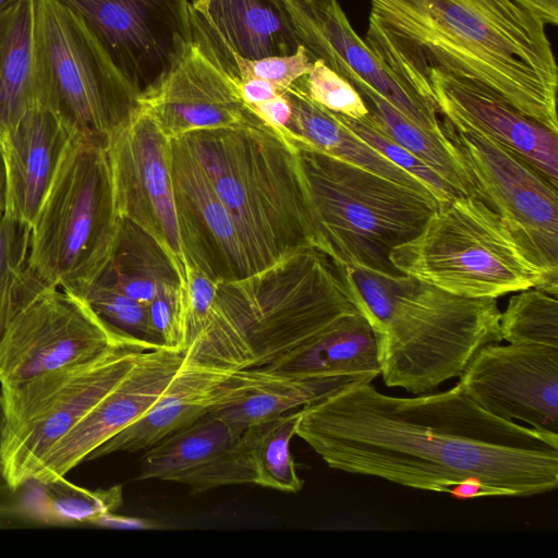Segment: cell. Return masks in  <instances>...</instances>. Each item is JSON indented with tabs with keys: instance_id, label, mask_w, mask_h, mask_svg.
I'll return each mask as SVG.
<instances>
[{
	"instance_id": "1",
	"label": "cell",
	"mask_w": 558,
	"mask_h": 558,
	"mask_svg": "<svg viewBox=\"0 0 558 558\" xmlns=\"http://www.w3.org/2000/svg\"><path fill=\"white\" fill-rule=\"evenodd\" d=\"M295 435L331 469L416 489L476 478L529 497L558 486V434L490 414L459 383L412 398L351 384L302 407Z\"/></svg>"
},
{
	"instance_id": "22",
	"label": "cell",
	"mask_w": 558,
	"mask_h": 558,
	"mask_svg": "<svg viewBox=\"0 0 558 558\" xmlns=\"http://www.w3.org/2000/svg\"><path fill=\"white\" fill-rule=\"evenodd\" d=\"M74 137L61 117L40 104L7 131L0 140L5 169L3 214L33 227Z\"/></svg>"
},
{
	"instance_id": "29",
	"label": "cell",
	"mask_w": 558,
	"mask_h": 558,
	"mask_svg": "<svg viewBox=\"0 0 558 558\" xmlns=\"http://www.w3.org/2000/svg\"><path fill=\"white\" fill-rule=\"evenodd\" d=\"M345 80L356 89L368 110L363 119L421 159L461 196L476 197L471 171L448 137H440L414 124L357 76Z\"/></svg>"
},
{
	"instance_id": "15",
	"label": "cell",
	"mask_w": 558,
	"mask_h": 558,
	"mask_svg": "<svg viewBox=\"0 0 558 558\" xmlns=\"http://www.w3.org/2000/svg\"><path fill=\"white\" fill-rule=\"evenodd\" d=\"M140 106L169 138L259 117L238 84L185 33L165 71L141 92Z\"/></svg>"
},
{
	"instance_id": "43",
	"label": "cell",
	"mask_w": 558,
	"mask_h": 558,
	"mask_svg": "<svg viewBox=\"0 0 558 558\" xmlns=\"http://www.w3.org/2000/svg\"><path fill=\"white\" fill-rule=\"evenodd\" d=\"M239 88L243 99L252 109L281 93L270 82L259 78L245 80L239 84Z\"/></svg>"
},
{
	"instance_id": "44",
	"label": "cell",
	"mask_w": 558,
	"mask_h": 558,
	"mask_svg": "<svg viewBox=\"0 0 558 558\" xmlns=\"http://www.w3.org/2000/svg\"><path fill=\"white\" fill-rule=\"evenodd\" d=\"M544 26L558 24V0H511Z\"/></svg>"
},
{
	"instance_id": "7",
	"label": "cell",
	"mask_w": 558,
	"mask_h": 558,
	"mask_svg": "<svg viewBox=\"0 0 558 558\" xmlns=\"http://www.w3.org/2000/svg\"><path fill=\"white\" fill-rule=\"evenodd\" d=\"M118 223L107 148L75 136L33 223L27 279L80 299L108 262Z\"/></svg>"
},
{
	"instance_id": "49",
	"label": "cell",
	"mask_w": 558,
	"mask_h": 558,
	"mask_svg": "<svg viewBox=\"0 0 558 558\" xmlns=\"http://www.w3.org/2000/svg\"><path fill=\"white\" fill-rule=\"evenodd\" d=\"M2 433H3V414H2V408L0 404V447H1V440H2ZM3 492L13 494V492L10 489V487L8 486V484L3 477V473H2V469H1V464H0V493H3Z\"/></svg>"
},
{
	"instance_id": "12",
	"label": "cell",
	"mask_w": 558,
	"mask_h": 558,
	"mask_svg": "<svg viewBox=\"0 0 558 558\" xmlns=\"http://www.w3.org/2000/svg\"><path fill=\"white\" fill-rule=\"evenodd\" d=\"M440 120L471 171L476 197L501 217L547 275L558 279L557 187L496 142Z\"/></svg>"
},
{
	"instance_id": "47",
	"label": "cell",
	"mask_w": 558,
	"mask_h": 558,
	"mask_svg": "<svg viewBox=\"0 0 558 558\" xmlns=\"http://www.w3.org/2000/svg\"><path fill=\"white\" fill-rule=\"evenodd\" d=\"M15 301L14 296H7L0 299V341L2 339L5 326L10 319V317L15 312Z\"/></svg>"
},
{
	"instance_id": "39",
	"label": "cell",
	"mask_w": 558,
	"mask_h": 558,
	"mask_svg": "<svg viewBox=\"0 0 558 558\" xmlns=\"http://www.w3.org/2000/svg\"><path fill=\"white\" fill-rule=\"evenodd\" d=\"M147 311L150 332L156 344L159 348L184 353L186 351L184 284L165 288L147 304Z\"/></svg>"
},
{
	"instance_id": "50",
	"label": "cell",
	"mask_w": 558,
	"mask_h": 558,
	"mask_svg": "<svg viewBox=\"0 0 558 558\" xmlns=\"http://www.w3.org/2000/svg\"><path fill=\"white\" fill-rule=\"evenodd\" d=\"M13 0H0V9L12 2Z\"/></svg>"
},
{
	"instance_id": "10",
	"label": "cell",
	"mask_w": 558,
	"mask_h": 558,
	"mask_svg": "<svg viewBox=\"0 0 558 558\" xmlns=\"http://www.w3.org/2000/svg\"><path fill=\"white\" fill-rule=\"evenodd\" d=\"M145 351L140 344H123L89 362L1 385L0 464L13 493L31 480L52 446L130 372Z\"/></svg>"
},
{
	"instance_id": "45",
	"label": "cell",
	"mask_w": 558,
	"mask_h": 558,
	"mask_svg": "<svg viewBox=\"0 0 558 558\" xmlns=\"http://www.w3.org/2000/svg\"><path fill=\"white\" fill-rule=\"evenodd\" d=\"M90 523L102 527L122 530H153L159 527L153 521L137 517L116 514L114 511L104 513L95 518Z\"/></svg>"
},
{
	"instance_id": "23",
	"label": "cell",
	"mask_w": 558,
	"mask_h": 558,
	"mask_svg": "<svg viewBox=\"0 0 558 558\" xmlns=\"http://www.w3.org/2000/svg\"><path fill=\"white\" fill-rule=\"evenodd\" d=\"M183 24L245 59L294 53L301 46L279 0H181Z\"/></svg>"
},
{
	"instance_id": "14",
	"label": "cell",
	"mask_w": 558,
	"mask_h": 558,
	"mask_svg": "<svg viewBox=\"0 0 558 558\" xmlns=\"http://www.w3.org/2000/svg\"><path fill=\"white\" fill-rule=\"evenodd\" d=\"M459 377L464 392L490 414L558 434V348L489 343Z\"/></svg>"
},
{
	"instance_id": "30",
	"label": "cell",
	"mask_w": 558,
	"mask_h": 558,
	"mask_svg": "<svg viewBox=\"0 0 558 558\" xmlns=\"http://www.w3.org/2000/svg\"><path fill=\"white\" fill-rule=\"evenodd\" d=\"M35 0L0 9V140L37 104L34 77Z\"/></svg>"
},
{
	"instance_id": "2",
	"label": "cell",
	"mask_w": 558,
	"mask_h": 558,
	"mask_svg": "<svg viewBox=\"0 0 558 558\" xmlns=\"http://www.w3.org/2000/svg\"><path fill=\"white\" fill-rule=\"evenodd\" d=\"M365 35L373 52L410 88L438 69L558 133L551 44L545 26L511 0H369Z\"/></svg>"
},
{
	"instance_id": "18",
	"label": "cell",
	"mask_w": 558,
	"mask_h": 558,
	"mask_svg": "<svg viewBox=\"0 0 558 558\" xmlns=\"http://www.w3.org/2000/svg\"><path fill=\"white\" fill-rule=\"evenodd\" d=\"M412 88L453 126L496 142L558 187V133L498 95L438 69L428 70Z\"/></svg>"
},
{
	"instance_id": "31",
	"label": "cell",
	"mask_w": 558,
	"mask_h": 558,
	"mask_svg": "<svg viewBox=\"0 0 558 558\" xmlns=\"http://www.w3.org/2000/svg\"><path fill=\"white\" fill-rule=\"evenodd\" d=\"M301 409L251 425L243 432L248 450L255 483L267 488L298 493L303 487L290 441L295 435Z\"/></svg>"
},
{
	"instance_id": "40",
	"label": "cell",
	"mask_w": 558,
	"mask_h": 558,
	"mask_svg": "<svg viewBox=\"0 0 558 558\" xmlns=\"http://www.w3.org/2000/svg\"><path fill=\"white\" fill-rule=\"evenodd\" d=\"M32 228L0 217V299L14 296L26 275Z\"/></svg>"
},
{
	"instance_id": "24",
	"label": "cell",
	"mask_w": 558,
	"mask_h": 558,
	"mask_svg": "<svg viewBox=\"0 0 558 558\" xmlns=\"http://www.w3.org/2000/svg\"><path fill=\"white\" fill-rule=\"evenodd\" d=\"M233 371L185 360L154 404L135 422L96 448L87 461L116 452L146 450L210 412L226 396Z\"/></svg>"
},
{
	"instance_id": "19",
	"label": "cell",
	"mask_w": 558,
	"mask_h": 558,
	"mask_svg": "<svg viewBox=\"0 0 558 558\" xmlns=\"http://www.w3.org/2000/svg\"><path fill=\"white\" fill-rule=\"evenodd\" d=\"M77 13L140 90L167 68L184 36L181 0H57Z\"/></svg>"
},
{
	"instance_id": "25",
	"label": "cell",
	"mask_w": 558,
	"mask_h": 558,
	"mask_svg": "<svg viewBox=\"0 0 558 558\" xmlns=\"http://www.w3.org/2000/svg\"><path fill=\"white\" fill-rule=\"evenodd\" d=\"M355 383L349 377L277 373L264 367L240 369L230 375L225 398L210 412L244 432Z\"/></svg>"
},
{
	"instance_id": "34",
	"label": "cell",
	"mask_w": 558,
	"mask_h": 558,
	"mask_svg": "<svg viewBox=\"0 0 558 558\" xmlns=\"http://www.w3.org/2000/svg\"><path fill=\"white\" fill-rule=\"evenodd\" d=\"M338 268L352 303L375 336L385 328L397 299L416 281L402 272L391 274L363 266L338 265Z\"/></svg>"
},
{
	"instance_id": "42",
	"label": "cell",
	"mask_w": 558,
	"mask_h": 558,
	"mask_svg": "<svg viewBox=\"0 0 558 558\" xmlns=\"http://www.w3.org/2000/svg\"><path fill=\"white\" fill-rule=\"evenodd\" d=\"M253 109L263 120L278 131L283 129L291 114L290 104L282 92Z\"/></svg>"
},
{
	"instance_id": "41",
	"label": "cell",
	"mask_w": 558,
	"mask_h": 558,
	"mask_svg": "<svg viewBox=\"0 0 558 558\" xmlns=\"http://www.w3.org/2000/svg\"><path fill=\"white\" fill-rule=\"evenodd\" d=\"M218 284L219 282L197 268L186 267L184 282L186 349L207 323L217 295Z\"/></svg>"
},
{
	"instance_id": "6",
	"label": "cell",
	"mask_w": 558,
	"mask_h": 558,
	"mask_svg": "<svg viewBox=\"0 0 558 558\" xmlns=\"http://www.w3.org/2000/svg\"><path fill=\"white\" fill-rule=\"evenodd\" d=\"M402 274L464 298L535 288L557 296L547 275L501 217L474 196L439 205L422 230L390 254Z\"/></svg>"
},
{
	"instance_id": "16",
	"label": "cell",
	"mask_w": 558,
	"mask_h": 558,
	"mask_svg": "<svg viewBox=\"0 0 558 558\" xmlns=\"http://www.w3.org/2000/svg\"><path fill=\"white\" fill-rule=\"evenodd\" d=\"M311 59L343 78L357 76L423 130L444 133L437 109L403 83L353 29L337 0H279Z\"/></svg>"
},
{
	"instance_id": "37",
	"label": "cell",
	"mask_w": 558,
	"mask_h": 558,
	"mask_svg": "<svg viewBox=\"0 0 558 558\" xmlns=\"http://www.w3.org/2000/svg\"><path fill=\"white\" fill-rule=\"evenodd\" d=\"M299 82L312 100L329 111L355 120L368 114L356 89L319 59L314 60L310 73Z\"/></svg>"
},
{
	"instance_id": "13",
	"label": "cell",
	"mask_w": 558,
	"mask_h": 558,
	"mask_svg": "<svg viewBox=\"0 0 558 558\" xmlns=\"http://www.w3.org/2000/svg\"><path fill=\"white\" fill-rule=\"evenodd\" d=\"M116 208L169 253L184 282L186 262L177 226L171 141L142 108L107 144Z\"/></svg>"
},
{
	"instance_id": "32",
	"label": "cell",
	"mask_w": 558,
	"mask_h": 558,
	"mask_svg": "<svg viewBox=\"0 0 558 558\" xmlns=\"http://www.w3.org/2000/svg\"><path fill=\"white\" fill-rule=\"evenodd\" d=\"M33 494L32 511L34 517L47 522L90 523L95 518L113 512L123 502L120 484L108 488L87 489L78 487L64 477L39 483Z\"/></svg>"
},
{
	"instance_id": "46",
	"label": "cell",
	"mask_w": 558,
	"mask_h": 558,
	"mask_svg": "<svg viewBox=\"0 0 558 558\" xmlns=\"http://www.w3.org/2000/svg\"><path fill=\"white\" fill-rule=\"evenodd\" d=\"M448 494L456 498H475V497H492L499 496L500 493L492 487L486 486L484 483L476 478H468L450 487Z\"/></svg>"
},
{
	"instance_id": "17",
	"label": "cell",
	"mask_w": 558,
	"mask_h": 558,
	"mask_svg": "<svg viewBox=\"0 0 558 558\" xmlns=\"http://www.w3.org/2000/svg\"><path fill=\"white\" fill-rule=\"evenodd\" d=\"M171 141V179L177 226L186 267L217 282L253 274L238 227L183 136Z\"/></svg>"
},
{
	"instance_id": "21",
	"label": "cell",
	"mask_w": 558,
	"mask_h": 558,
	"mask_svg": "<svg viewBox=\"0 0 558 558\" xmlns=\"http://www.w3.org/2000/svg\"><path fill=\"white\" fill-rule=\"evenodd\" d=\"M137 478L181 483L197 494L254 484L255 472L243 432L208 412L146 449Z\"/></svg>"
},
{
	"instance_id": "27",
	"label": "cell",
	"mask_w": 558,
	"mask_h": 558,
	"mask_svg": "<svg viewBox=\"0 0 558 558\" xmlns=\"http://www.w3.org/2000/svg\"><path fill=\"white\" fill-rule=\"evenodd\" d=\"M282 94L291 108L289 120L279 131L286 138L304 143L407 187L430 194L411 174L386 159L352 132L337 113L312 100L299 80L282 90Z\"/></svg>"
},
{
	"instance_id": "35",
	"label": "cell",
	"mask_w": 558,
	"mask_h": 558,
	"mask_svg": "<svg viewBox=\"0 0 558 558\" xmlns=\"http://www.w3.org/2000/svg\"><path fill=\"white\" fill-rule=\"evenodd\" d=\"M113 331L138 341L149 350L160 349L150 332L147 305L98 283L80 298Z\"/></svg>"
},
{
	"instance_id": "36",
	"label": "cell",
	"mask_w": 558,
	"mask_h": 558,
	"mask_svg": "<svg viewBox=\"0 0 558 558\" xmlns=\"http://www.w3.org/2000/svg\"><path fill=\"white\" fill-rule=\"evenodd\" d=\"M339 119L359 137L376 149L386 159L404 170L423 184L444 205L461 196L440 175L421 159L398 145L384 133L373 126L367 120H355L337 113Z\"/></svg>"
},
{
	"instance_id": "11",
	"label": "cell",
	"mask_w": 558,
	"mask_h": 558,
	"mask_svg": "<svg viewBox=\"0 0 558 558\" xmlns=\"http://www.w3.org/2000/svg\"><path fill=\"white\" fill-rule=\"evenodd\" d=\"M123 344L143 343L106 326L80 299L44 289L10 317L0 341V384L93 361Z\"/></svg>"
},
{
	"instance_id": "48",
	"label": "cell",
	"mask_w": 558,
	"mask_h": 558,
	"mask_svg": "<svg viewBox=\"0 0 558 558\" xmlns=\"http://www.w3.org/2000/svg\"><path fill=\"white\" fill-rule=\"evenodd\" d=\"M5 208V169L2 155V148L0 144V217L4 213Z\"/></svg>"
},
{
	"instance_id": "3",
	"label": "cell",
	"mask_w": 558,
	"mask_h": 558,
	"mask_svg": "<svg viewBox=\"0 0 558 558\" xmlns=\"http://www.w3.org/2000/svg\"><path fill=\"white\" fill-rule=\"evenodd\" d=\"M354 311L338 265L307 247L243 279L220 282L184 360L233 372L266 366Z\"/></svg>"
},
{
	"instance_id": "5",
	"label": "cell",
	"mask_w": 558,
	"mask_h": 558,
	"mask_svg": "<svg viewBox=\"0 0 558 558\" xmlns=\"http://www.w3.org/2000/svg\"><path fill=\"white\" fill-rule=\"evenodd\" d=\"M287 140L296 155L313 247L341 266L400 272L390 254L422 230L439 206L436 198Z\"/></svg>"
},
{
	"instance_id": "26",
	"label": "cell",
	"mask_w": 558,
	"mask_h": 558,
	"mask_svg": "<svg viewBox=\"0 0 558 558\" xmlns=\"http://www.w3.org/2000/svg\"><path fill=\"white\" fill-rule=\"evenodd\" d=\"M277 373L349 377L372 383L380 375L377 342L357 311L343 314L277 361L262 366Z\"/></svg>"
},
{
	"instance_id": "20",
	"label": "cell",
	"mask_w": 558,
	"mask_h": 558,
	"mask_svg": "<svg viewBox=\"0 0 558 558\" xmlns=\"http://www.w3.org/2000/svg\"><path fill=\"white\" fill-rule=\"evenodd\" d=\"M183 361L184 353L168 348L143 352L130 372L52 446L29 481L47 483L64 477L96 448L140 418Z\"/></svg>"
},
{
	"instance_id": "28",
	"label": "cell",
	"mask_w": 558,
	"mask_h": 558,
	"mask_svg": "<svg viewBox=\"0 0 558 558\" xmlns=\"http://www.w3.org/2000/svg\"><path fill=\"white\" fill-rule=\"evenodd\" d=\"M94 283L147 305L165 288L183 286L184 279L172 257L151 234L119 217L110 256Z\"/></svg>"
},
{
	"instance_id": "9",
	"label": "cell",
	"mask_w": 558,
	"mask_h": 558,
	"mask_svg": "<svg viewBox=\"0 0 558 558\" xmlns=\"http://www.w3.org/2000/svg\"><path fill=\"white\" fill-rule=\"evenodd\" d=\"M501 312L495 298H464L416 279L375 336L387 387L412 393L459 377L484 345L499 343Z\"/></svg>"
},
{
	"instance_id": "4",
	"label": "cell",
	"mask_w": 558,
	"mask_h": 558,
	"mask_svg": "<svg viewBox=\"0 0 558 558\" xmlns=\"http://www.w3.org/2000/svg\"><path fill=\"white\" fill-rule=\"evenodd\" d=\"M181 136L232 216L253 274L313 247L295 150L281 132L257 117Z\"/></svg>"
},
{
	"instance_id": "8",
	"label": "cell",
	"mask_w": 558,
	"mask_h": 558,
	"mask_svg": "<svg viewBox=\"0 0 558 558\" xmlns=\"http://www.w3.org/2000/svg\"><path fill=\"white\" fill-rule=\"evenodd\" d=\"M34 77L37 104L105 146L141 109V92L97 35L57 0H35Z\"/></svg>"
},
{
	"instance_id": "33",
	"label": "cell",
	"mask_w": 558,
	"mask_h": 558,
	"mask_svg": "<svg viewBox=\"0 0 558 558\" xmlns=\"http://www.w3.org/2000/svg\"><path fill=\"white\" fill-rule=\"evenodd\" d=\"M502 340L558 348L557 296L535 288L513 295L499 320Z\"/></svg>"
},
{
	"instance_id": "38",
	"label": "cell",
	"mask_w": 558,
	"mask_h": 558,
	"mask_svg": "<svg viewBox=\"0 0 558 558\" xmlns=\"http://www.w3.org/2000/svg\"><path fill=\"white\" fill-rule=\"evenodd\" d=\"M313 62L302 45L294 53L288 56L251 60L235 54L230 77L238 86L241 82L251 78L268 81L282 92L308 74Z\"/></svg>"
}]
</instances>
